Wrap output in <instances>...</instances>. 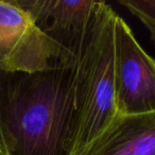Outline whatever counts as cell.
Listing matches in <instances>:
<instances>
[{
	"label": "cell",
	"mask_w": 155,
	"mask_h": 155,
	"mask_svg": "<svg viewBox=\"0 0 155 155\" xmlns=\"http://www.w3.org/2000/svg\"><path fill=\"white\" fill-rule=\"evenodd\" d=\"M73 68L0 70V154L72 155Z\"/></svg>",
	"instance_id": "6da1fadb"
},
{
	"label": "cell",
	"mask_w": 155,
	"mask_h": 155,
	"mask_svg": "<svg viewBox=\"0 0 155 155\" xmlns=\"http://www.w3.org/2000/svg\"><path fill=\"white\" fill-rule=\"evenodd\" d=\"M117 14L97 1L73 68L77 134L72 155H81L118 115L115 96L114 27Z\"/></svg>",
	"instance_id": "7a4b0ae2"
},
{
	"label": "cell",
	"mask_w": 155,
	"mask_h": 155,
	"mask_svg": "<svg viewBox=\"0 0 155 155\" xmlns=\"http://www.w3.org/2000/svg\"><path fill=\"white\" fill-rule=\"evenodd\" d=\"M77 56L46 35L27 12L0 0V70L39 72L74 68Z\"/></svg>",
	"instance_id": "3957f363"
},
{
	"label": "cell",
	"mask_w": 155,
	"mask_h": 155,
	"mask_svg": "<svg viewBox=\"0 0 155 155\" xmlns=\"http://www.w3.org/2000/svg\"><path fill=\"white\" fill-rule=\"evenodd\" d=\"M114 77L119 115L155 112V61L120 16L114 27Z\"/></svg>",
	"instance_id": "277c9868"
},
{
	"label": "cell",
	"mask_w": 155,
	"mask_h": 155,
	"mask_svg": "<svg viewBox=\"0 0 155 155\" xmlns=\"http://www.w3.org/2000/svg\"><path fill=\"white\" fill-rule=\"evenodd\" d=\"M30 15L46 35L72 52L80 49L97 1L79 0H13Z\"/></svg>",
	"instance_id": "5b68a950"
},
{
	"label": "cell",
	"mask_w": 155,
	"mask_h": 155,
	"mask_svg": "<svg viewBox=\"0 0 155 155\" xmlns=\"http://www.w3.org/2000/svg\"><path fill=\"white\" fill-rule=\"evenodd\" d=\"M81 155H155V112L118 114Z\"/></svg>",
	"instance_id": "8992f818"
},
{
	"label": "cell",
	"mask_w": 155,
	"mask_h": 155,
	"mask_svg": "<svg viewBox=\"0 0 155 155\" xmlns=\"http://www.w3.org/2000/svg\"><path fill=\"white\" fill-rule=\"evenodd\" d=\"M119 3L144 25L155 41V0H120Z\"/></svg>",
	"instance_id": "52a82bcc"
},
{
	"label": "cell",
	"mask_w": 155,
	"mask_h": 155,
	"mask_svg": "<svg viewBox=\"0 0 155 155\" xmlns=\"http://www.w3.org/2000/svg\"><path fill=\"white\" fill-rule=\"evenodd\" d=\"M0 155H1V154H0Z\"/></svg>",
	"instance_id": "ba28073f"
}]
</instances>
